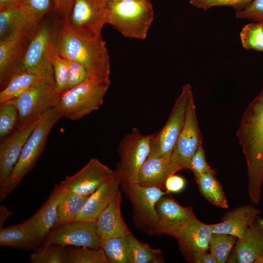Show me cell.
<instances>
[{
  "label": "cell",
  "instance_id": "6da1fadb",
  "mask_svg": "<svg viewBox=\"0 0 263 263\" xmlns=\"http://www.w3.org/2000/svg\"><path fill=\"white\" fill-rule=\"evenodd\" d=\"M237 136L247 164L248 196L257 205L263 184V88L244 111Z\"/></svg>",
  "mask_w": 263,
  "mask_h": 263
},
{
  "label": "cell",
  "instance_id": "7a4b0ae2",
  "mask_svg": "<svg viewBox=\"0 0 263 263\" xmlns=\"http://www.w3.org/2000/svg\"><path fill=\"white\" fill-rule=\"evenodd\" d=\"M57 50L63 58L83 65L89 76L98 80H110V57L101 34L78 32L66 20L60 19Z\"/></svg>",
  "mask_w": 263,
  "mask_h": 263
},
{
  "label": "cell",
  "instance_id": "3957f363",
  "mask_svg": "<svg viewBox=\"0 0 263 263\" xmlns=\"http://www.w3.org/2000/svg\"><path fill=\"white\" fill-rule=\"evenodd\" d=\"M63 117L55 108L40 116L27 139L20 157L3 186L0 188V200L5 199L22 179L34 168L45 148L49 134Z\"/></svg>",
  "mask_w": 263,
  "mask_h": 263
},
{
  "label": "cell",
  "instance_id": "277c9868",
  "mask_svg": "<svg viewBox=\"0 0 263 263\" xmlns=\"http://www.w3.org/2000/svg\"><path fill=\"white\" fill-rule=\"evenodd\" d=\"M154 15L150 0L108 2L106 23L126 38L144 40Z\"/></svg>",
  "mask_w": 263,
  "mask_h": 263
},
{
  "label": "cell",
  "instance_id": "5b68a950",
  "mask_svg": "<svg viewBox=\"0 0 263 263\" xmlns=\"http://www.w3.org/2000/svg\"><path fill=\"white\" fill-rule=\"evenodd\" d=\"M110 84V80H98L88 75L80 84L58 93L55 108L71 120L81 119L100 108Z\"/></svg>",
  "mask_w": 263,
  "mask_h": 263
},
{
  "label": "cell",
  "instance_id": "8992f818",
  "mask_svg": "<svg viewBox=\"0 0 263 263\" xmlns=\"http://www.w3.org/2000/svg\"><path fill=\"white\" fill-rule=\"evenodd\" d=\"M60 25L58 17L55 19L48 15L42 20L30 42L18 72L54 71L49 55L52 46L57 42Z\"/></svg>",
  "mask_w": 263,
  "mask_h": 263
},
{
  "label": "cell",
  "instance_id": "52a82bcc",
  "mask_svg": "<svg viewBox=\"0 0 263 263\" xmlns=\"http://www.w3.org/2000/svg\"><path fill=\"white\" fill-rule=\"evenodd\" d=\"M153 134L143 135L134 128L119 143L120 161L115 170L124 183H135L137 174L148 158Z\"/></svg>",
  "mask_w": 263,
  "mask_h": 263
},
{
  "label": "cell",
  "instance_id": "ba28073f",
  "mask_svg": "<svg viewBox=\"0 0 263 263\" xmlns=\"http://www.w3.org/2000/svg\"><path fill=\"white\" fill-rule=\"evenodd\" d=\"M192 96L191 85L185 84L166 124L153 134L148 158L162 157L172 151L184 126L188 104Z\"/></svg>",
  "mask_w": 263,
  "mask_h": 263
},
{
  "label": "cell",
  "instance_id": "9c48e42d",
  "mask_svg": "<svg viewBox=\"0 0 263 263\" xmlns=\"http://www.w3.org/2000/svg\"><path fill=\"white\" fill-rule=\"evenodd\" d=\"M57 94L55 79L47 78L13 99L19 113L17 126L37 120L55 108Z\"/></svg>",
  "mask_w": 263,
  "mask_h": 263
},
{
  "label": "cell",
  "instance_id": "30bf717a",
  "mask_svg": "<svg viewBox=\"0 0 263 263\" xmlns=\"http://www.w3.org/2000/svg\"><path fill=\"white\" fill-rule=\"evenodd\" d=\"M212 224H207L194 216L180 224L164 227L156 233L174 237L181 251L188 261L195 251H207L212 233Z\"/></svg>",
  "mask_w": 263,
  "mask_h": 263
},
{
  "label": "cell",
  "instance_id": "8fae6325",
  "mask_svg": "<svg viewBox=\"0 0 263 263\" xmlns=\"http://www.w3.org/2000/svg\"><path fill=\"white\" fill-rule=\"evenodd\" d=\"M51 244L64 247L99 248L101 247V239L97 232L95 223L75 221L53 228L42 244Z\"/></svg>",
  "mask_w": 263,
  "mask_h": 263
},
{
  "label": "cell",
  "instance_id": "7c38bea8",
  "mask_svg": "<svg viewBox=\"0 0 263 263\" xmlns=\"http://www.w3.org/2000/svg\"><path fill=\"white\" fill-rule=\"evenodd\" d=\"M106 0H74L66 21L74 30L81 33L98 35L106 23Z\"/></svg>",
  "mask_w": 263,
  "mask_h": 263
},
{
  "label": "cell",
  "instance_id": "4fadbf2b",
  "mask_svg": "<svg viewBox=\"0 0 263 263\" xmlns=\"http://www.w3.org/2000/svg\"><path fill=\"white\" fill-rule=\"evenodd\" d=\"M114 174V170L92 158L78 171L66 176L58 185L66 192L90 196Z\"/></svg>",
  "mask_w": 263,
  "mask_h": 263
},
{
  "label": "cell",
  "instance_id": "5bb4252c",
  "mask_svg": "<svg viewBox=\"0 0 263 263\" xmlns=\"http://www.w3.org/2000/svg\"><path fill=\"white\" fill-rule=\"evenodd\" d=\"M66 192L56 185L45 203L21 225L37 246L43 242L47 234L57 221L58 205Z\"/></svg>",
  "mask_w": 263,
  "mask_h": 263
},
{
  "label": "cell",
  "instance_id": "9a60e30c",
  "mask_svg": "<svg viewBox=\"0 0 263 263\" xmlns=\"http://www.w3.org/2000/svg\"><path fill=\"white\" fill-rule=\"evenodd\" d=\"M202 142L192 96L188 104L184 126L172 151L174 160L181 169H189L191 159Z\"/></svg>",
  "mask_w": 263,
  "mask_h": 263
},
{
  "label": "cell",
  "instance_id": "2e32d148",
  "mask_svg": "<svg viewBox=\"0 0 263 263\" xmlns=\"http://www.w3.org/2000/svg\"><path fill=\"white\" fill-rule=\"evenodd\" d=\"M38 25L21 35L8 39L0 40V91L19 72L28 46Z\"/></svg>",
  "mask_w": 263,
  "mask_h": 263
},
{
  "label": "cell",
  "instance_id": "e0dca14e",
  "mask_svg": "<svg viewBox=\"0 0 263 263\" xmlns=\"http://www.w3.org/2000/svg\"><path fill=\"white\" fill-rule=\"evenodd\" d=\"M138 219L150 227L158 223L156 205L159 199L168 192L155 187L142 185L137 183H122Z\"/></svg>",
  "mask_w": 263,
  "mask_h": 263
},
{
  "label": "cell",
  "instance_id": "ac0fdd59",
  "mask_svg": "<svg viewBox=\"0 0 263 263\" xmlns=\"http://www.w3.org/2000/svg\"><path fill=\"white\" fill-rule=\"evenodd\" d=\"M38 119L18 126L8 137L1 141L0 188L3 186L16 166L24 146Z\"/></svg>",
  "mask_w": 263,
  "mask_h": 263
},
{
  "label": "cell",
  "instance_id": "d6986e66",
  "mask_svg": "<svg viewBox=\"0 0 263 263\" xmlns=\"http://www.w3.org/2000/svg\"><path fill=\"white\" fill-rule=\"evenodd\" d=\"M263 255V219L258 216L241 238H237L227 263H256Z\"/></svg>",
  "mask_w": 263,
  "mask_h": 263
},
{
  "label": "cell",
  "instance_id": "ffe728a7",
  "mask_svg": "<svg viewBox=\"0 0 263 263\" xmlns=\"http://www.w3.org/2000/svg\"><path fill=\"white\" fill-rule=\"evenodd\" d=\"M32 10L20 5L0 10V40L25 34L42 21Z\"/></svg>",
  "mask_w": 263,
  "mask_h": 263
},
{
  "label": "cell",
  "instance_id": "44dd1931",
  "mask_svg": "<svg viewBox=\"0 0 263 263\" xmlns=\"http://www.w3.org/2000/svg\"><path fill=\"white\" fill-rule=\"evenodd\" d=\"M121 180L114 170L113 175L103 183L86 200L80 212L74 221L94 223L119 190Z\"/></svg>",
  "mask_w": 263,
  "mask_h": 263
},
{
  "label": "cell",
  "instance_id": "7402d4cb",
  "mask_svg": "<svg viewBox=\"0 0 263 263\" xmlns=\"http://www.w3.org/2000/svg\"><path fill=\"white\" fill-rule=\"evenodd\" d=\"M181 169L172 152L162 157L148 158L140 169L135 183L162 188L168 178Z\"/></svg>",
  "mask_w": 263,
  "mask_h": 263
},
{
  "label": "cell",
  "instance_id": "603a6c76",
  "mask_svg": "<svg viewBox=\"0 0 263 263\" xmlns=\"http://www.w3.org/2000/svg\"><path fill=\"white\" fill-rule=\"evenodd\" d=\"M260 213L259 209L250 205L230 210L222 217L221 222L212 224V233H224L241 238Z\"/></svg>",
  "mask_w": 263,
  "mask_h": 263
},
{
  "label": "cell",
  "instance_id": "cb8c5ba5",
  "mask_svg": "<svg viewBox=\"0 0 263 263\" xmlns=\"http://www.w3.org/2000/svg\"><path fill=\"white\" fill-rule=\"evenodd\" d=\"M121 195L119 190L96 219V230L101 240L114 237L126 236L131 233L121 215Z\"/></svg>",
  "mask_w": 263,
  "mask_h": 263
},
{
  "label": "cell",
  "instance_id": "d4e9b609",
  "mask_svg": "<svg viewBox=\"0 0 263 263\" xmlns=\"http://www.w3.org/2000/svg\"><path fill=\"white\" fill-rule=\"evenodd\" d=\"M164 196L156 204L158 220L157 225L150 230L151 233H156L160 229L180 224L195 216L191 207H183L172 197Z\"/></svg>",
  "mask_w": 263,
  "mask_h": 263
},
{
  "label": "cell",
  "instance_id": "484cf974",
  "mask_svg": "<svg viewBox=\"0 0 263 263\" xmlns=\"http://www.w3.org/2000/svg\"><path fill=\"white\" fill-rule=\"evenodd\" d=\"M54 79V71L17 73L0 92V104L15 99L44 79Z\"/></svg>",
  "mask_w": 263,
  "mask_h": 263
},
{
  "label": "cell",
  "instance_id": "4316f807",
  "mask_svg": "<svg viewBox=\"0 0 263 263\" xmlns=\"http://www.w3.org/2000/svg\"><path fill=\"white\" fill-rule=\"evenodd\" d=\"M89 196L66 192L58 205L57 221L54 228L73 222Z\"/></svg>",
  "mask_w": 263,
  "mask_h": 263
},
{
  "label": "cell",
  "instance_id": "83f0119b",
  "mask_svg": "<svg viewBox=\"0 0 263 263\" xmlns=\"http://www.w3.org/2000/svg\"><path fill=\"white\" fill-rule=\"evenodd\" d=\"M215 174L206 173L201 175L196 181L201 193L207 201L216 207L227 209L228 205L225 194Z\"/></svg>",
  "mask_w": 263,
  "mask_h": 263
},
{
  "label": "cell",
  "instance_id": "f1b7e54d",
  "mask_svg": "<svg viewBox=\"0 0 263 263\" xmlns=\"http://www.w3.org/2000/svg\"><path fill=\"white\" fill-rule=\"evenodd\" d=\"M129 263L162 262L159 250L151 248L147 244L141 243L132 233L126 236Z\"/></svg>",
  "mask_w": 263,
  "mask_h": 263
},
{
  "label": "cell",
  "instance_id": "f546056e",
  "mask_svg": "<svg viewBox=\"0 0 263 263\" xmlns=\"http://www.w3.org/2000/svg\"><path fill=\"white\" fill-rule=\"evenodd\" d=\"M0 245L21 250H33L38 247L20 224L0 228Z\"/></svg>",
  "mask_w": 263,
  "mask_h": 263
},
{
  "label": "cell",
  "instance_id": "4dcf8cb0",
  "mask_svg": "<svg viewBox=\"0 0 263 263\" xmlns=\"http://www.w3.org/2000/svg\"><path fill=\"white\" fill-rule=\"evenodd\" d=\"M67 263H109L102 248L68 246L66 247Z\"/></svg>",
  "mask_w": 263,
  "mask_h": 263
},
{
  "label": "cell",
  "instance_id": "1f68e13d",
  "mask_svg": "<svg viewBox=\"0 0 263 263\" xmlns=\"http://www.w3.org/2000/svg\"><path fill=\"white\" fill-rule=\"evenodd\" d=\"M29 259L31 263H67L66 247L56 244H42Z\"/></svg>",
  "mask_w": 263,
  "mask_h": 263
},
{
  "label": "cell",
  "instance_id": "d6a6232c",
  "mask_svg": "<svg viewBox=\"0 0 263 263\" xmlns=\"http://www.w3.org/2000/svg\"><path fill=\"white\" fill-rule=\"evenodd\" d=\"M237 239V238L231 235L211 233L209 242V249L218 263L227 262Z\"/></svg>",
  "mask_w": 263,
  "mask_h": 263
},
{
  "label": "cell",
  "instance_id": "836d02e7",
  "mask_svg": "<svg viewBox=\"0 0 263 263\" xmlns=\"http://www.w3.org/2000/svg\"><path fill=\"white\" fill-rule=\"evenodd\" d=\"M57 45V42L51 47L49 59L54 70L56 90L60 94L68 89L69 71L65 59L58 53Z\"/></svg>",
  "mask_w": 263,
  "mask_h": 263
},
{
  "label": "cell",
  "instance_id": "e575fe53",
  "mask_svg": "<svg viewBox=\"0 0 263 263\" xmlns=\"http://www.w3.org/2000/svg\"><path fill=\"white\" fill-rule=\"evenodd\" d=\"M126 236L101 240V248L104 250L109 263H129Z\"/></svg>",
  "mask_w": 263,
  "mask_h": 263
},
{
  "label": "cell",
  "instance_id": "d590c367",
  "mask_svg": "<svg viewBox=\"0 0 263 263\" xmlns=\"http://www.w3.org/2000/svg\"><path fill=\"white\" fill-rule=\"evenodd\" d=\"M240 38L243 47L263 52V27L261 22L253 21L242 28Z\"/></svg>",
  "mask_w": 263,
  "mask_h": 263
},
{
  "label": "cell",
  "instance_id": "8d00e7d4",
  "mask_svg": "<svg viewBox=\"0 0 263 263\" xmlns=\"http://www.w3.org/2000/svg\"><path fill=\"white\" fill-rule=\"evenodd\" d=\"M19 120L17 106L14 100L0 104V139L2 141L17 127Z\"/></svg>",
  "mask_w": 263,
  "mask_h": 263
},
{
  "label": "cell",
  "instance_id": "74e56055",
  "mask_svg": "<svg viewBox=\"0 0 263 263\" xmlns=\"http://www.w3.org/2000/svg\"><path fill=\"white\" fill-rule=\"evenodd\" d=\"M253 0H190L189 3L198 9L207 10L215 6H229L237 11L246 8Z\"/></svg>",
  "mask_w": 263,
  "mask_h": 263
},
{
  "label": "cell",
  "instance_id": "f35d334b",
  "mask_svg": "<svg viewBox=\"0 0 263 263\" xmlns=\"http://www.w3.org/2000/svg\"><path fill=\"white\" fill-rule=\"evenodd\" d=\"M189 169L193 172L195 180L206 173H215V170L211 168L206 160L202 144L198 147L193 155L190 161Z\"/></svg>",
  "mask_w": 263,
  "mask_h": 263
},
{
  "label": "cell",
  "instance_id": "ab89813d",
  "mask_svg": "<svg viewBox=\"0 0 263 263\" xmlns=\"http://www.w3.org/2000/svg\"><path fill=\"white\" fill-rule=\"evenodd\" d=\"M65 60L69 71V90L85 81L89 74L86 68L80 63L70 59Z\"/></svg>",
  "mask_w": 263,
  "mask_h": 263
},
{
  "label": "cell",
  "instance_id": "60d3db41",
  "mask_svg": "<svg viewBox=\"0 0 263 263\" xmlns=\"http://www.w3.org/2000/svg\"><path fill=\"white\" fill-rule=\"evenodd\" d=\"M236 17L240 19L263 21V0H253L244 9L237 11Z\"/></svg>",
  "mask_w": 263,
  "mask_h": 263
},
{
  "label": "cell",
  "instance_id": "b9f144b4",
  "mask_svg": "<svg viewBox=\"0 0 263 263\" xmlns=\"http://www.w3.org/2000/svg\"><path fill=\"white\" fill-rule=\"evenodd\" d=\"M20 5L32 10L41 19L54 11L53 0H20Z\"/></svg>",
  "mask_w": 263,
  "mask_h": 263
},
{
  "label": "cell",
  "instance_id": "7bdbcfd3",
  "mask_svg": "<svg viewBox=\"0 0 263 263\" xmlns=\"http://www.w3.org/2000/svg\"><path fill=\"white\" fill-rule=\"evenodd\" d=\"M74 0H53L55 14L61 20L67 21Z\"/></svg>",
  "mask_w": 263,
  "mask_h": 263
},
{
  "label": "cell",
  "instance_id": "ee69618b",
  "mask_svg": "<svg viewBox=\"0 0 263 263\" xmlns=\"http://www.w3.org/2000/svg\"><path fill=\"white\" fill-rule=\"evenodd\" d=\"M185 185V179L174 174L168 178L165 182V188L168 192L177 193L184 188Z\"/></svg>",
  "mask_w": 263,
  "mask_h": 263
},
{
  "label": "cell",
  "instance_id": "f6af8a7d",
  "mask_svg": "<svg viewBox=\"0 0 263 263\" xmlns=\"http://www.w3.org/2000/svg\"><path fill=\"white\" fill-rule=\"evenodd\" d=\"M188 261L195 263H218L211 253L207 251H195L190 256Z\"/></svg>",
  "mask_w": 263,
  "mask_h": 263
},
{
  "label": "cell",
  "instance_id": "bcb514c9",
  "mask_svg": "<svg viewBox=\"0 0 263 263\" xmlns=\"http://www.w3.org/2000/svg\"><path fill=\"white\" fill-rule=\"evenodd\" d=\"M13 212L9 210L7 208L3 205L0 207V228L3 227V224L6 220L12 215Z\"/></svg>",
  "mask_w": 263,
  "mask_h": 263
},
{
  "label": "cell",
  "instance_id": "7dc6e473",
  "mask_svg": "<svg viewBox=\"0 0 263 263\" xmlns=\"http://www.w3.org/2000/svg\"><path fill=\"white\" fill-rule=\"evenodd\" d=\"M20 5V0H0V10L18 6Z\"/></svg>",
  "mask_w": 263,
  "mask_h": 263
},
{
  "label": "cell",
  "instance_id": "c3c4849f",
  "mask_svg": "<svg viewBox=\"0 0 263 263\" xmlns=\"http://www.w3.org/2000/svg\"><path fill=\"white\" fill-rule=\"evenodd\" d=\"M256 263H263V255L258 259Z\"/></svg>",
  "mask_w": 263,
  "mask_h": 263
},
{
  "label": "cell",
  "instance_id": "681fc988",
  "mask_svg": "<svg viewBox=\"0 0 263 263\" xmlns=\"http://www.w3.org/2000/svg\"><path fill=\"white\" fill-rule=\"evenodd\" d=\"M125 0H106L107 2H117Z\"/></svg>",
  "mask_w": 263,
  "mask_h": 263
},
{
  "label": "cell",
  "instance_id": "f907efd6",
  "mask_svg": "<svg viewBox=\"0 0 263 263\" xmlns=\"http://www.w3.org/2000/svg\"><path fill=\"white\" fill-rule=\"evenodd\" d=\"M262 23V25H263V22H261Z\"/></svg>",
  "mask_w": 263,
  "mask_h": 263
}]
</instances>
